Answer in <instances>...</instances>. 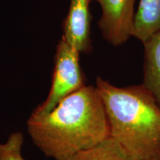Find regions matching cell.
Masks as SVG:
<instances>
[{
	"instance_id": "52a82bcc",
	"label": "cell",
	"mask_w": 160,
	"mask_h": 160,
	"mask_svg": "<svg viewBox=\"0 0 160 160\" xmlns=\"http://www.w3.org/2000/svg\"><path fill=\"white\" fill-rule=\"evenodd\" d=\"M160 31V0H139L133 37L143 42Z\"/></svg>"
},
{
	"instance_id": "5b68a950",
	"label": "cell",
	"mask_w": 160,
	"mask_h": 160,
	"mask_svg": "<svg viewBox=\"0 0 160 160\" xmlns=\"http://www.w3.org/2000/svg\"><path fill=\"white\" fill-rule=\"evenodd\" d=\"M91 1L71 0L68 13L63 24L62 38L80 53H90L92 50L90 12Z\"/></svg>"
},
{
	"instance_id": "8992f818",
	"label": "cell",
	"mask_w": 160,
	"mask_h": 160,
	"mask_svg": "<svg viewBox=\"0 0 160 160\" xmlns=\"http://www.w3.org/2000/svg\"><path fill=\"white\" fill-rule=\"evenodd\" d=\"M144 46V77L141 84L160 107V31L148 38Z\"/></svg>"
},
{
	"instance_id": "ba28073f",
	"label": "cell",
	"mask_w": 160,
	"mask_h": 160,
	"mask_svg": "<svg viewBox=\"0 0 160 160\" xmlns=\"http://www.w3.org/2000/svg\"><path fill=\"white\" fill-rule=\"evenodd\" d=\"M60 160H136L128 154L119 144L109 137L91 148Z\"/></svg>"
},
{
	"instance_id": "3957f363",
	"label": "cell",
	"mask_w": 160,
	"mask_h": 160,
	"mask_svg": "<svg viewBox=\"0 0 160 160\" xmlns=\"http://www.w3.org/2000/svg\"><path fill=\"white\" fill-rule=\"evenodd\" d=\"M80 53L62 38L58 44L51 90L47 99L32 113L41 117L51 112L63 99L85 86V77L80 67Z\"/></svg>"
},
{
	"instance_id": "277c9868",
	"label": "cell",
	"mask_w": 160,
	"mask_h": 160,
	"mask_svg": "<svg viewBox=\"0 0 160 160\" xmlns=\"http://www.w3.org/2000/svg\"><path fill=\"white\" fill-rule=\"evenodd\" d=\"M102 9L98 25L104 39L120 46L133 37L137 0H96Z\"/></svg>"
},
{
	"instance_id": "9c48e42d",
	"label": "cell",
	"mask_w": 160,
	"mask_h": 160,
	"mask_svg": "<svg viewBox=\"0 0 160 160\" xmlns=\"http://www.w3.org/2000/svg\"><path fill=\"white\" fill-rule=\"evenodd\" d=\"M23 141L22 133L14 132L6 142L0 143V160H26L21 153Z\"/></svg>"
},
{
	"instance_id": "6da1fadb",
	"label": "cell",
	"mask_w": 160,
	"mask_h": 160,
	"mask_svg": "<svg viewBox=\"0 0 160 160\" xmlns=\"http://www.w3.org/2000/svg\"><path fill=\"white\" fill-rule=\"evenodd\" d=\"M28 130L33 143L55 160L91 148L110 137L102 101L91 85L66 97L47 114L31 115Z\"/></svg>"
},
{
	"instance_id": "7a4b0ae2",
	"label": "cell",
	"mask_w": 160,
	"mask_h": 160,
	"mask_svg": "<svg viewBox=\"0 0 160 160\" xmlns=\"http://www.w3.org/2000/svg\"><path fill=\"white\" fill-rule=\"evenodd\" d=\"M110 137L136 160H160V107L142 85L117 87L98 77Z\"/></svg>"
}]
</instances>
